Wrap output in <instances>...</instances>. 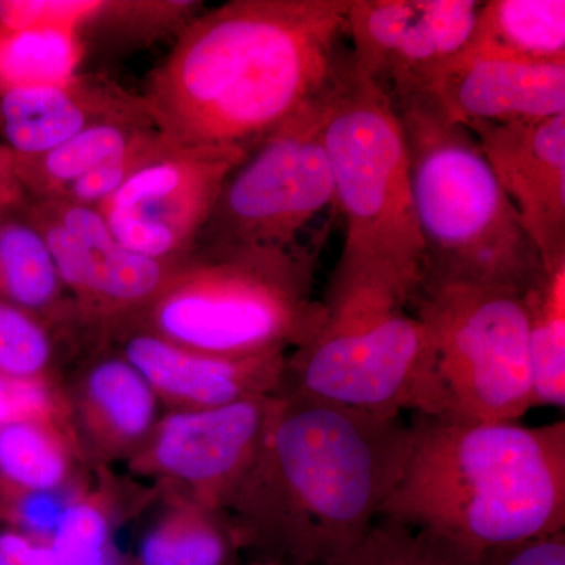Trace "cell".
Wrapping results in <instances>:
<instances>
[{"label":"cell","instance_id":"obj_27","mask_svg":"<svg viewBox=\"0 0 565 565\" xmlns=\"http://www.w3.org/2000/svg\"><path fill=\"white\" fill-rule=\"evenodd\" d=\"M534 407H565V264L545 270L525 294Z\"/></svg>","mask_w":565,"mask_h":565},{"label":"cell","instance_id":"obj_6","mask_svg":"<svg viewBox=\"0 0 565 565\" xmlns=\"http://www.w3.org/2000/svg\"><path fill=\"white\" fill-rule=\"evenodd\" d=\"M316 255L292 247H195L131 322L217 355L288 352L326 321L315 297Z\"/></svg>","mask_w":565,"mask_h":565},{"label":"cell","instance_id":"obj_20","mask_svg":"<svg viewBox=\"0 0 565 565\" xmlns=\"http://www.w3.org/2000/svg\"><path fill=\"white\" fill-rule=\"evenodd\" d=\"M0 300L95 340L63 286L25 196L0 200Z\"/></svg>","mask_w":565,"mask_h":565},{"label":"cell","instance_id":"obj_9","mask_svg":"<svg viewBox=\"0 0 565 565\" xmlns=\"http://www.w3.org/2000/svg\"><path fill=\"white\" fill-rule=\"evenodd\" d=\"M333 84L267 134L230 174L195 247L299 244V234L334 202L323 141Z\"/></svg>","mask_w":565,"mask_h":565},{"label":"cell","instance_id":"obj_22","mask_svg":"<svg viewBox=\"0 0 565 565\" xmlns=\"http://www.w3.org/2000/svg\"><path fill=\"white\" fill-rule=\"evenodd\" d=\"M109 467H93L90 478L70 493L47 541L57 565H107L111 534L122 514L143 509L159 490L129 489Z\"/></svg>","mask_w":565,"mask_h":565},{"label":"cell","instance_id":"obj_8","mask_svg":"<svg viewBox=\"0 0 565 565\" xmlns=\"http://www.w3.org/2000/svg\"><path fill=\"white\" fill-rule=\"evenodd\" d=\"M408 308L429 333L446 415L519 423L534 408L523 294L422 282Z\"/></svg>","mask_w":565,"mask_h":565},{"label":"cell","instance_id":"obj_15","mask_svg":"<svg viewBox=\"0 0 565 565\" xmlns=\"http://www.w3.org/2000/svg\"><path fill=\"white\" fill-rule=\"evenodd\" d=\"M110 344L136 367L167 411L222 407L280 393L288 352L217 355L182 348L136 323L107 334Z\"/></svg>","mask_w":565,"mask_h":565},{"label":"cell","instance_id":"obj_14","mask_svg":"<svg viewBox=\"0 0 565 565\" xmlns=\"http://www.w3.org/2000/svg\"><path fill=\"white\" fill-rule=\"evenodd\" d=\"M482 154L533 241L545 270L565 264V114L470 122Z\"/></svg>","mask_w":565,"mask_h":565},{"label":"cell","instance_id":"obj_1","mask_svg":"<svg viewBox=\"0 0 565 565\" xmlns=\"http://www.w3.org/2000/svg\"><path fill=\"white\" fill-rule=\"evenodd\" d=\"M351 0H232L196 14L143 98L180 147L253 150L329 90L349 55Z\"/></svg>","mask_w":565,"mask_h":565},{"label":"cell","instance_id":"obj_19","mask_svg":"<svg viewBox=\"0 0 565 565\" xmlns=\"http://www.w3.org/2000/svg\"><path fill=\"white\" fill-rule=\"evenodd\" d=\"M430 95L460 125L542 120L565 114V65L459 54Z\"/></svg>","mask_w":565,"mask_h":565},{"label":"cell","instance_id":"obj_30","mask_svg":"<svg viewBox=\"0 0 565 565\" xmlns=\"http://www.w3.org/2000/svg\"><path fill=\"white\" fill-rule=\"evenodd\" d=\"M20 419H51L73 426L65 381H13L0 375V427Z\"/></svg>","mask_w":565,"mask_h":565},{"label":"cell","instance_id":"obj_4","mask_svg":"<svg viewBox=\"0 0 565 565\" xmlns=\"http://www.w3.org/2000/svg\"><path fill=\"white\" fill-rule=\"evenodd\" d=\"M392 103L411 163L422 282L525 294L544 264L473 132L451 120L430 93Z\"/></svg>","mask_w":565,"mask_h":565},{"label":"cell","instance_id":"obj_23","mask_svg":"<svg viewBox=\"0 0 565 565\" xmlns=\"http://www.w3.org/2000/svg\"><path fill=\"white\" fill-rule=\"evenodd\" d=\"M460 54L531 65H565L564 0L481 2Z\"/></svg>","mask_w":565,"mask_h":565},{"label":"cell","instance_id":"obj_2","mask_svg":"<svg viewBox=\"0 0 565 565\" xmlns=\"http://www.w3.org/2000/svg\"><path fill=\"white\" fill-rule=\"evenodd\" d=\"M407 445L401 416L275 394L255 460L223 511L241 552L278 565L332 563L381 515Z\"/></svg>","mask_w":565,"mask_h":565},{"label":"cell","instance_id":"obj_3","mask_svg":"<svg viewBox=\"0 0 565 565\" xmlns=\"http://www.w3.org/2000/svg\"><path fill=\"white\" fill-rule=\"evenodd\" d=\"M484 557L565 530V423L414 414L381 515Z\"/></svg>","mask_w":565,"mask_h":565},{"label":"cell","instance_id":"obj_25","mask_svg":"<svg viewBox=\"0 0 565 565\" xmlns=\"http://www.w3.org/2000/svg\"><path fill=\"white\" fill-rule=\"evenodd\" d=\"M96 348L87 334L55 326L0 300V375L13 381H65L66 366Z\"/></svg>","mask_w":565,"mask_h":565},{"label":"cell","instance_id":"obj_18","mask_svg":"<svg viewBox=\"0 0 565 565\" xmlns=\"http://www.w3.org/2000/svg\"><path fill=\"white\" fill-rule=\"evenodd\" d=\"M148 114L143 96L96 74L0 87V129L14 158L43 154L102 122Z\"/></svg>","mask_w":565,"mask_h":565},{"label":"cell","instance_id":"obj_21","mask_svg":"<svg viewBox=\"0 0 565 565\" xmlns=\"http://www.w3.org/2000/svg\"><path fill=\"white\" fill-rule=\"evenodd\" d=\"M92 467L68 423L20 419L0 427V490L22 497L74 492Z\"/></svg>","mask_w":565,"mask_h":565},{"label":"cell","instance_id":"obj_34","mask_svg":"<svg viewBox=\"0 0 565 565\" xmlns=\"http://www.w3.org/2000/svg\"><path fill=\"white\" fill-rule=\"evenodd\" d=\"M24 196L17 177H14V158L6 147H0V200Z\"/></svg>","mask_w":565,"mask_h":565},{"label":"cell","instance_id":"obj_12","mask_svg":"<svg viewBox=\"0 0 565 565\" xmlns=\"http://www.w3.org/2000/svg\"><path fill=\"white\" fill-rule=\"evenodd\" d=\"M81 322L96 338L131 322L161 292L178 264L137 255L111 234L95 206L31 202Z\"/></svg>","mask_w":565,"mask_h":565},{"label":"cell","instance_id":"obj_33","mask_svg":"<svg viewBox=\"0 0 565 565\" xmlns=\"http://www.w3.org/2000/svg\"><path fill=\"white\" fill-rule=\"evenodd\" d=\"M0 565H57L50 541L0 522Z\"/></svg>","mask_w":565,"mask_h":565},{"label":"cell","instance_id":"obj_32","mask_svg":"<svg viewBox=\"0 0 565 565\" xmlns=\"http://www.w3.org/2000/svg\"><path fill=\"white\" fill-rule=\"evenodd\" d=\"M486 565H565V530L541 535L484 557Z\"/></svg>","mask_w":565,"mask_h":565},{"label":"cell","instance_id":"obj_29","mask_svg":"<svg viewBox=\"0 0 565 565\" xmlns=\"http://www.w3.org/2000/svg\"><path fill=\"white\" fill-rule=\"evenodd\" d=\"M327 565H486L429 531L379 516L359 544Z\"/></svg>","mask_w":565,"mask_h":565},{"label":"cell","instance_id":"obj_26","mask_svg":"<svg viewBox=\"0 0 565 565\" xmlns=\"http://www.w3.org/2000/svg\"><path fill=\"white\" fill-rule=\"evenodd\" d=\"M202 11L195 0H99L79 36L87 57L92 51L122 54L180 35Z\"/></svg>","mask_w":565,"mask_h":565},{"label":"cell","instance_id":"obj_10","mask_svg":"<svg viewBox=\"0 0 565 565\" xmlns=\"http://www.w3.org/2000/svg\"><path fill=\"white\" fill-rule=\"evenodd\" d=\"M250 151L172 145L95 207L129 250L181 263L195 248L230 174Z\"/></svg>","mask_w":565,"mask_h":565},{"label":"cell","instance_id":"obj_31","mask_svg":"<svg viewBox=\"0 0 565 565\" xmlns=\"http://www.w3.org/2000/svg\"><path fill=\"white\" fill-rule=\"evenodd\" d=\"M99 0H0V31L65 29L79 33Z\"/></svg>","mask_w":565,"mask_h":565},{"label":"cell","instance_id":"obj_16","mask_svg":"<svg viewBox=\"0 0 565 565\" xmlns=\"http://www.w3.org/2000/svg\"><path fill=\"white\" fill-rule=\"evenodd\" d=\"M167 147L151 114L85 129L65 143L14 158V177L31 202L98 206Z\"/></svg>","mask_w":565,"mask_h":565},{"label":"cell","instance_id":"obj_13","mask_svg":"<svg viewBox=\"0 0 565 565\" xmlns=\"http://www.w3.org/2000/svg\"><path fill=\"white\" fill-rule=\"evenodd\" d=\"M479 7L475 0H351L352 61L392 102L433 93L467 47Z\"/></svg>","mask_w":565,"mask_h":565},{"label":"cell","instance_id":"obj_11","mask_svg":"<svg viewBox=\"0 0 565 565\" xmlns=\"http://www.w3.org/2000/svg\"><path fill=\"white\" fill-rule=\"evenodd\" d=\"M275 396V394H274ZM274 396L222 407L163 411L128 471L159 493L225 511L262 445Z\"/></svg>","mask_w":565,"mask_h":565},{"label":"cell","instance_id":"obj_7","mask_svg":"<svg viewBox=\"0 0 565 565\" xmlns=\"http://www.w3.org/2000/svg\"><path fill=\"white\" fill-rule=\"evenodd\" d=\"M323 305L319 332L288 353L280 392L388 418L448 414L429 333L404 300L374 285L330 282Z\"/></svg>","mask_w":565,"mask_h":565},{"label":"cell","instance_id":"obj_28","mask_svg":"<svg viewBox=\"0 0 565 565\" xmlns=\"http://www.w3.org/2000/svg\"><path fill=\"white\" fill-rule=\"evenodd\" d=\"M85 55L79 33L65 29L0 31V87L51 84L81 73Z\"/></svg>","mask_w":565,"mask_h":565},{"label":"cell","instance_id":"obj_35","mask_svg":"<svg viewBox=\"0 0 565 565\" xmlns=\"http://www.w3.org/2000/svg\"><path fill=\"white\" fill-rule=\"evenodd\" d=\"M244 565H278V564L269 563V561L252 559L250 563H247Z\"/></svg>","mask_w":565,"mask_h":565},{"label":"cell","instance_id":"obj_24","mask_svg":"<svg viewBox=\"0 0 565 565\" xmlns=\"http://www.w3.org/2000/svg\"><path fill=\"white\" fill-rule=\"evenodd\" d=\"M163 509L145 533L137 565H237L239 545L222 512L161 493Z\"/></svg>","mask_w":565,"mask_h":565},{"label":"cell","instance_id":"obj_5","mask_svg":"<svg viewBox=\"0 0 565 565\" xmlns=\"http://www.w3.org/2000/svg\"><path fill=\"white\" fill-rule=\"evenodd\" d=\"M323 141L345 223L332 282L379 286L411 305L423 280L424 244L403 126L352 55L330 90Z\"/></svg>","mask_w":565,"mask_h":565},{"label":"cell","instance_id":"obj_17","mask_svg":"<svg viewBox=\"0 0 565 565\" xmlns=\"http://www.w3.org/2000/svg\"><path fill=\"white\" fill-rule=\"evenodd\" d=\"M65 390L74 433L92 468L132 459L163 412L143 375L107 343L74 364Z\"/></svg>","mask_w":565,"mask_h":565}]
</instances>
